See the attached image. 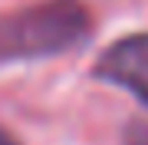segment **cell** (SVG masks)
<instances>
[{"label": "cell", "mask_w": 148, "mask_h": 145, "mask_svg": "<svg viewBox=\"0 0 148 145\" xmlns=\"http://www.w3.org/2000/svg\"><path fill=\"white\" fill-rule=\"evenodd\" d=\"M89 30L79 0H43L23 10L0 13V63L43 59L76 46Z\"/></svg>", "instance_id": "obj_1"}, {"label": "cell", "mask_w": 148, "mask_h": 145, "mask_svg": "<svg viewBox=\"0 0 148 145\" xmlns=\"http://www.w3.org/2000/svg\"><path fill=\"white\" fill-rule=\"evenodd\" d=\"M95 76L112 86H122L142 106H148V33H135L112 43L95 63Z\"/></svg>", "instance_id": "obj_2"}, {"label": "cell", "mask_w": 148, "mask_h": 145, "mask_svg": "<svg viewBox=\"0 0 148 145\" xmlns=\"http://www.w3.org/2000/svg\"><path fill=\"white\" fill-rule=\"evenodd\" d=\"M128 145H148V125L145 122H138L128 129Z\"/></svg>", "instance_id": "obj_3"}, {"label": "cell", "mask_w": 148, "mask_h": 145, "mask_svg": "<svg viewBox=\"0 0 148 145\" xmlns=\"http://www.w3.org/2000/svg\"><path fill=\"white\" fill-rule=\"evenodd\" d=\"M0 145H16L13 135H7V132H0Z\"/></svg>", "instance_id": "obj_4"}]
</instances>
